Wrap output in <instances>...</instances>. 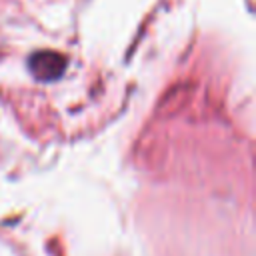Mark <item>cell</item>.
<instances>
[{
    "label": "cell",
    "instance_id": "obj_1",
    "mask_svg": "<svg viewBox=\"0 0 256 256\" xmlns=\"http://www.w3.org/2000/svg\"><path fill=\"white\" fill-rule=\"evenodd\" d=\"M28 68L42 82L56 80L62 76V72L66 68V58L54 50H40L28 58Z\"/></svg>",
    "mask_w": 256,
    "mask_h": 256
}]
</instances>
